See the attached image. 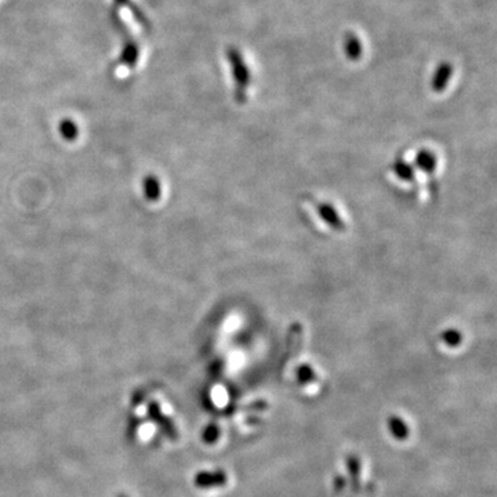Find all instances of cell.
<instances>
[{"label": "cell", "mask_w": 497, "mask_h": 497, "mask_svg": "<svg viewBox=\"0 0 497 497\" xmlns=\"http://www.w3.org/2000/svg\"><path fill=\"white\" fill-rule=\"evenodd\" d=\"M229 478L225 471H202L195 476V485L200 489H211V488H223L227 487Z\"/></svg>", "instance_id": "obj_1"}, {"label": "cell", "mask_w": 497, "mask_h": 497, "mask_svg": "<svg viewBox=\"0 0 497 497\" xmlns=\"http://www.w3.org/2000/svg\"><path fill=\"white\" fill-rule=\"evenodd\" d=\"M148 415L151 417V420L159 426V428L165 433L166 435L170 439H177L178 438V431L174 426V423L171 421V419L168 416L164 415L161 405L158 402H151L148 405Z\"/></svg>", "instance_id": "obj_2"}, {"label": "cell", "mask_w": 497, "mask_h": 497, "mask_svg": "<svg viewBox=\"0 0 497 497\" xmlns=\"http://www.w3.org/2000/svg\"><path fill=\"white\" fill-rule=\"evenodd\" d=\"M390 430L392 437L396 441H408L410 438V427L409 423L406 421V419L401 417V416H394L390 419Z\"/></svg>", "instance_id": "obj_3"}, {"label": "cell", "mask_w": 497, "mask_h": 497, "mask_svg": "<svg viewBox=\"0 0 497 497\" xmlns=\"http://www.w3.org/2000/svg\"><path fill=\"white\" fill-rule=\"evenodd\" d=\"M297 380L303 385V388H306L310 392H313V388H317V385H320V377L313 370L311 366H302L299 369Z\"/></svg>", "instance_id": "obj_4"}, {"label": "cell", "mask_w": 497, "mask_h": 497, "mask_svg": "<svg viewBox=\"0 0 497 497\" xmlns=\"http://www.w3.org/2000/svg\"><path fill=\"white\" fill-rule=\"evenodd\" d=\"M140 55V49L134 40H128L121 54V62L129 68H134Z\"/></svg>", "instance_id": "obj_5"}, {"label": "cell", "mask_w": 497, "mask_h": 497, "mask_svg": "<svg viewBox=\"0 0 497 497\" xmlns=\"http://www.w3.org/2000/svg\"><path fill=\"white\" fill-rule=\"evenodd\" d=\"M318 211H320V214L322 216V218H324L331 227H333L334 229L342 231V229L345 228V225H344V223L341 221L340 216L335 213V210H334L331 206H329V204H321V206L318 207Z\"/></svg>", "instance_id": "obj_6"}, {"label": "cell", "mask_w": 497, "mask_h": 497, "mask_svg": "<svg viewBox=\"0 0 497 497\" xmlns=\"http://www.w3.org/2000/svg\"><path fill=\"white\" fill-rule=\"evenodd\" d=\"M116 3L118 4H121V6H125V7H128L130 11H132V14L134 15V18L137 19V22L141 25V26H144V28H150V21H148V18L146 17V14L132 1V0H116Z\"/></svg>", "instance_id": "obj_7"}, {"label": "cell", "mask_w": 497, "mask_h": 497, "mask_svg": "<svg viewBox=\"0 0 497 497\" xmlns=\"http://www.w3.org/2000/svg\"><path fill=\"white\" fill-rule=\"evenodd\" d=\"M60 130L67 140H75L78 137V126L71 119H64Z\"/></svg>", "instance_id": "obj_8"}, {"label": "cell", "mask_w": 497, "mask_h": 497, "mask_svg": "<svg viewBox=\"0 0 497 497\" xmlns=\"http://www.w3.org/2000/svg\"><path fill=\"white\" fill-rule=\"evenodd\" d=\"M146 195L150 198V200H157L161 195V189H159V184L157 181V178L154 177H148L146 180Z\"/></svg>", "instance_id": "obj_9"}, {"label": "cell", "mask_w": 497, "mask_h": 497, "mask_svg": "<svg viewBox=\"0 0 497 497\" xmlns=\"http://www.w3.org/2000/svg\"><path fill=\"white\" fill-rule=\"evenodd\" d=\"M220 435H221L220 427H217L216 424H210V426L204 430V433H203V439H204L206 444H211V445H213V444H216V442L218 441Z\"/></svg>", "instance_id": "obj_10"}, {"label": "cell", "mask_w": 497, "mask_h": 497, "mask_svg": "<svg viewBox=\"0 0 497 497\" xmlns=\"http://www.w3.org/2000/svg\"><path fill=\"white\" fill-rule=\"evenodd\" d=\"M444 338L449 345H459L462 341V334L456 331H449L444 334Z\"/></svg>", "instance_id": "obj_11"}, {"label": "cell", "mask_w": 497, "mask_h": 497, "mask_svg": "<svg viewBox=\"0 0 497 497\" xmlns=\"http://www.w3.org/2000/svg\"><path fill=\"white\" fill-rule=\"evenodd\" d=\"M419 165L427 170H434V158L430 154H421L419 157Z\"/></svg>", "instance_id": "obj_12"}, {"label": "cell", "mask_w": 497, "mask_h": 497, "mask_svg": "<svg viewBox=\"0 0 497 497\" xmlns=\"http://www.w3.org/2000/svg\"><path fill=\"white\" fill-rule=\"evenodd\" d=\"M118 497H128V496H126V495H119V496H118Z\"/></svg>", "instance_id": "obj_13"}]
</instances>
